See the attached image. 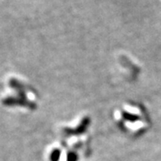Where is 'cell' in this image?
<instances>
[{"label": "cell", "instance_id": "cell-2", "mask_svg": "<svg viewBox=\"0 0 161 161\" xmlns=\"http://www.w3.org/2000/svg\"><path fill=\"white\" fill-rule=\"evenodd\" d=\"M115 64L118 73L125 80H134L141 75L142 67L138 61L133 60L127 55H120L115 61Z\"/></svg>", "mask_w": 161, "mask_h": 161}, {"label": "cell", "instance_id": "cell-1", "mask_svg": "<svg viewBox=\"0 0 161 161\" xmlns=\"http://www.w3.org/2000/svg\"><path fill=\"white\" fill-rule=\"evenodd\" d=\"M111 119L117 130L125 137L138 139L152 127L150 112L143 104L132 99L124 100L114 107Z\"/></svg>", "mask_w": 161, "mask_h": 161}]
</instances>
